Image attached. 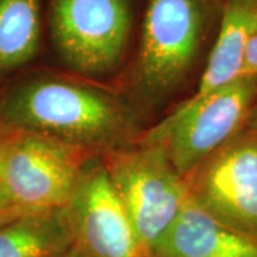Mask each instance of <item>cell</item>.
I'll return each mask as SVG.
<instances>
[{
    "mask_svg": "<svg viewBox=\"0 0 257 257\" xmlns=\"http://www.w3.org/2000/svg\"><path fill=\"white\" fill-rule=\"evenodd\" d=\"M152 257H257V240L214 219L189 197Z\"/></svg>",
    "mask_w": 257,
    "mask_h": 257,
    "instance_id": "9",
    "label": "cell"
},
{
    "mask_svg": "<svg viewBox=\"0 0 257 257\" xmlns=\"http://www.w3.org/2000/svg\"><path fill=\"white\" fill-rule=\"evenodd\" d=\"M20 216H23V213L12 203L9 196L6 194V192L3 190V187L0 186V226L15 220V219H18Z\"/></svg>",
    "mask_w": 257,
    "mask_h": 257,
    "instance_id": "14",
    "label": "cell"
},
{
    "mask_svg": "<svg viewBox=\"0 0 257 257\" xmlns=\"http://www.w3.org/2000/svg\"><path fill=\"white\" fill-rule=\"evenodd\" d=\"M63 214L84 257H149L100 156L84 166Z\"/></svg>",
    "mask_w": 257,
    "mask_h": 257,
    "instance_id": "8",
    "label": "cell"
},
{
    "mask_svg": "<svg viewBox=\"0 0 257 257\" xmlns=\"http://www.w3.org/2000/svg\"><path fill=\"white\" fill-rule=\"evenodd\" d=\"M100 157L142 247L152 257L189 200L184 177L163 147L140 139Z\"/></svg>",
    "mask_w": 257,
    "mask_h": 257,
    "instance_id": "3",
    "label": "cell"
},
{
    "mask_svg": "<svg viewBox=\"0 0 257 257\" xmlns=\"http://www.w3.org/2000/svg\"><path fill=\"white\" fill-rule=\"evenodd\" d=\"M13 133V127L6 126L3 123H0V175H2V160H3V152H5V146L8 143V140Z\"/></svg>",
    "mask_w": 257,
    "mask_h": 257,
    "instance_id": "15",
    "label": "cell"
},
{
    "mask_svg": "<svg viewBox=\"0 0 257 257\" xmlns=\"http://www.w3.org/2000/svg\"><path fill=\"white\" fill-rule=\"evenodd\" d=\"M0 123L43 133L96 156L127 146L142 135L136 111L117 94L50 74L13 86L0 101Z\"/></svg>",
    "mask_w": 257,
    "mask_h": 257,
    "instance_id": "1",
    "label": "cell"
},
{
    "mask_svg": "<svg viewBox=\"0 0 257 257\" xmlns=\"http://www.w3.org/2000/svg\"><path fill=\"white\" fill-rule=\"evenodd\" d=\"M93 157L63 140L13 127L3 152L0 186L23 214L60 210Z\"/></svg>",
    "mask_w": 257,
    "mask_h": 257,
    "instance_id": "5",
    "label": "cell"
},
{
    "mask_svg": "<svg viewBox=\"0 0 257 257\" xmlns=\"http://www.w3.org/2000/svg\"><path fill=\"white\" fill-rule=\"evenodd\" d=\"M246 128L251 130L254 135H257V97L254 103H253V106H251V110H250V114H248Z\"/></svg>",
    "mask_w": 257,
    "mask_h": 257,
    "instance_id": "16",
    "label": "cell"
},
{
    "mask_svg": "<svg viewBox=\"0 0 257 257\" xmlns=\"http://www.w3.org/2000/svg\"><path fill=\"white\" fill-rule=\"evenodd\" d=\"M72 247L63 209L23 214L0 226V257H63Z\"/></svg>",
    "mask_w": 257,
    "mask_h": 257,
    "instance_id": "11",
    "label": "cell"
},
{
    "mask_svg": "<svg viewBox=\"0 0 257 257\" xmlns=\"http://www.w3.org/2000/svg\"><path fill=\"white\" fill-rule=\"evenodd\" d=\"M256 29L257 6L253 0H224L204 72L187 100H202L243 77L248 40Z\"/></svg>",
    "mask_w": 257,
    "mask_h": 257,
    "instance_id": "10",
    "label": "cell"
},
{
    "mask_svg": "<svg viewBox=\"0 0 257 257\" xmlns=\"http://www.w3.org/2000/svg\"><path fill=\"white\" fill-rule=\"evenodd\" d=\"M49 28L67 67L86 77L104 76L127 50L132 0H50Z\"/></svg>",
    "mask_w": 257,
    "mask_h": 257,
    "instance_id": "6",
    "label": "cell"
},
{
    "mask_svg": "<svg viewBox=\"0 0 257 257\" xmlns=\"http://www.w3.org/2000/svg\"><path fill=\"white\" fill-rule=\"evenodd\" d=\"M243 77H256L257 79V29L248 40Z\"/></svg>",
    "mask_w": 257,
    "mask_h": 257,
    "instance_id": "13",
    "label": "cell"
},
{
    "mask_svg": "<svg viewBox=\"0 0 257 257\" xmlns=\"http://www.w3.org/2000/svg\"><path fill=\"white\" fill-rule=\"evenodd\" d=\"M224 0H147L133 84L145 99L177 90L220 22Z\"/></svg>",
    "mask_w": 257,
    "mask_h": 257,
    "instance_id": "2",
    "label": "cell"
},
{
    "mask_svg": "<svg viewBox=\"0 0 257 257\" xmlns=\"http://www.w3.org/2000/svg\"><path fill=\"white\" fill-rule=\"evenodd\" d=\"M63 257H84V256H83L82 253H80L77 248L72 247L70 250H69V251H67V253H66V254H64Z\"/></svg>",
    "mask_w": 257,
    "mask_h": 257,
    "instance_id": "17",
    "label": "cell"
},
{
    "mask_svg": "<svg viewBox=\"0 0 257 257\" xmlns=\"http://www.w3.org/2000/svg\"><path fill=\"white\" fill-rule=\"evenodd\" d=\"M253 2H254V5H256V6H257V0H253Z\"/></svg>",
    "mask_w": 257,
    "mask_h": 257,
    "instance_id": "18",
    "label": "cell"
},
{
    "mask_svg": "<svg viewBox=\"0 0 257 257\" xmlns=\"http://www.w3.org/2000/svg\"><path fill=\"white\" fill-rule=\"evenodd\" d=\"M184 180L200 209L257 240V135L241 130Z\"/></svg>",
    "mask_w": 257,
    "mask_h": 257,
    "instance_id": "7",
    "label": "cell"
},
{
    "mask_svg": "<svg viewBox=\"0 0 257 257\" xmlns=\"http://www.w3.org/2000/svg\"><path fill=\"white\" fill-rule=\"evenodd\" d=\"M256 97V77H241L202 100H184L156 126L142 132L139 139L163 147L176 170L187 177L246 128Z\"/></svg>",
    "mask_w": 257,
    "mask_h": 257,
    "instance_id": "4",
    "label": "cell"
},
{
    "mask_svg": "<svg viewBox=\"0 0 257 257\" xmlns=\"http://www.w3.org/2000/svg\"><path fill=\"white\" fill-rule=\"evenodd\" d=\"M42 0H0V82L39 53Z\"/></svg>",
    "mask_w": 257,
    "mask_h": 257,
    "instance_id": "12",
    "label": "cell"
}]
</instances>
